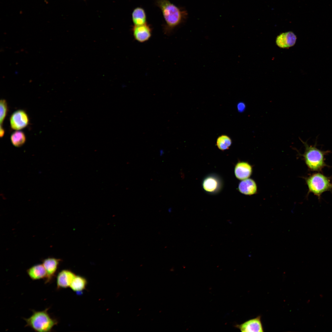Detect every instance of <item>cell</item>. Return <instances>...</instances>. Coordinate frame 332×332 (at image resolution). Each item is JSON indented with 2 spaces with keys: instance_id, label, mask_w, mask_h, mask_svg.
<instances>
[{
  "instance_id": "cell-1",
  "label": "cell",
  "mask_w": 332,
  "mask_h": 332,
  "mask_svg": "<svg viewBox=\"0 0 332 332\" xmlns=\"http://www.w3.org/2000/svg\"><path fill=\"white\" fill-rule=\"evenodd\" d=\"M156 4L160 9L165 21L164 30L166 34H169L187 17L186 10L178 7L169 0H156Z\"/></svg>"
},
{
  "instance_id": "cell-2",
  "label": "cell",
  "mask_w": 332,
  "mask_h": 332,
  "mask_svg": "<svg viewBox=\"0 0 332 332\" xmlns=\"http://www.w3.org/2000/svg\"><path fill=\"white\" fill-rule=\"evenodd\" d=\"M303 144L305 150L302 156L309 169L313 172H319L328 166L325 162V156L330 152V150L323 151L316 147L317 142L314 145H309L307 141L300 139Z\"/></svg>"
},
{
  "instance_id": "cell-3",
  "label": "cell",
  "mask_w": 332,
  "mask_h": 332,
  "mask_svg": "<svg viewBox=\"0 0 332 332\" xmlns=\"http://www.w3.org/2000/svg\"><path fill=\"white\" fill-rule=\"evenodd\" d=\"M49 309L46 308L42 311L32 310L33 314L30 317L24 318L26 322L25 327H30L36 332L51 331L58 321L48 313Z\"/></svg>"
},
{
  "instance_id": "cell-4",
  "label": "cell",
  "mask_w": 332,
  "mask_h": 332,
  "mask_svg": "<svg viewBox=\"0 0 332 332\" xmlns=\"http://www.w3.org/2000/svg\"><path fill=\"white\" fill-rule=\"evenodd\" d=\"M308 193H312L320 200L324 192L332 190V182L331 178L319 172H315L310 175L306 179Z\"/></svg>"
},
{
  "instance_id": "cell-5",
  "label": "cell",
  "mask_w": 332,
  "mask_h": 332,
  "mask_svg": "<svg viewBox=\"0 0 332 332\" xmlns=\"http://www.w3.org/2000/svg\"><path fill=\"white\" fill-rule=\"evenodd\" d=\"M10 124L14 130H18L26 127L29 123V118L26 113L23 110L15 111L10 117Z\"/></svg>"
},
{
  "instance_id": "cell-6",
  "label": "cell",
  "mask_w": 332,
  "mask_h": 332,
  "mask_svg": "<svg viewBox=\"0 0 332 332\" xmlns=\"http://www.w3.org/2000/svg\"><path fill=\"white\" fill-rule=\"evenodd\" d=\"M132 30L134 39L141 43L148 41L152 35V29L147 23L141 25H134Z\"/></svg>"
},
{
  "instance_id": "cell-7",
  "label": "cell",
  "mask_w": 332,
  "mask_h": 332,
  "mask_svg": "<svg viewBox=\"0 0 332 332\" xmlns=\"http://www.w3.org/2000/svg\"><path fill=\"white\" fill-rule=\"evenodd\" d=\"M61 261L60 259L52 257H49L42 260V264L47 273L45 280V283H50L53 280Z\"/></svg>"
},
{
  "instance_id": "cell-8",
  "label": "cell",
  "mask_w": 332,
  "mask_h": 332,
  "mask_svg": "<svg viewBox=\"0 0 332 332\" xmlns=\"http://www.w3.org/2000/svg\"><path fill=\"white\" fill-rule=\"evenodd\" d=\"M236 327L242 332L264 331L260 315L247 320L242 324L237 325Z\"/></svg>"
},
{
  "instance_id": "cell-9",
  "label": "cell",
  "mask_w": 332,
  "mask_h": 332,
  "mask_svg": "<svg viewBox=\"0 0 332 332\" xmlns=\"http://www.w3.org/2000/svg\"><path fill=\"white\" fill-rule=\"evenodd\" d=\"M75 276L71 271L63 270L61 271L57 277V289L65 288L70 287Z\"/></svg>"
},
{
  "instance_id": "cell-10",
  "label": "cell",
  "mask_w": 332,
  "mask_h": 332,
  "mask_svg": "<svg viewBox=\"0 0 332 332\" xmlns=\"http://www.w3.org/2000/svg\"><path fill=\"white\" fill-rule=\"evenodd\" d=\"M296 39L295 35L291 32L283 33L277 38V45L282 48L292 46L295 44Z\"/></svg>"
},
{
  "instance_id": "cell-11",
  "label": "cell",
  "mask_w": 332,
  "mask_h": 332,
  "mask_svg": "<svg viewBox=\"0 0 332 332\" xmlns=\"http://www.w3.org/2000/svg\"><path fill=\"white\" fill-rule=\"evenodd\" d=\"M252 168L248 163L240 162L238 163L235 169V173L236 177L240 180L248 178L251 175Z\"/></svg>"
},
{
  "instance_id": "cell-12",
  "label": "cell",
  "mask_w": 332,
  "mask_h": 332,
  "mask_svg": "<svg viewBox=\"0 0 332 332\" xmlns=\"http://www.w3.org/2000/svg\"><path fill=\"white\" fill-rule=\"evenodd\" d=\"M27 273L30 278L33 280L45 279L47 273L42 264L33 266L27 270Z\"/></svg>"
},
{
  "instance_id": "cell-13",
  "label": "cell",
  "mask_w": 332,
  "mask_h": 332,
  "mask_svg": "<svg viewBox=\"0 0 332 332\" xmlns=\"http://www.w3.org/2000/svg\"><path fill=\"white\" fill-rule=\"evenodd\" d=\"M239 189L241 193L246 195H251L255 193L257 186L255 182L251 179L243 180L239 184Z\"/></svg>"
},
{
  "instance_id": "cell-14",
  "label": "cell",
  "mask_w": 332,
  "mask_h": 332,
  "mask_svg": "<svg viewBox=\"0 0 332 332\" xmlns=\"http://www.w3.org/2000/svg\"><path fill=\"white\" fill-rule=\"evenodd\" d=\"M132 18L134 25H141L147 23V17L144 9L141 7H137L133 10Z\"/></svg>"
},
{
  "instance_id": "cell-15",
  "label": "cell",
  "mask_w": 332,
  "mask_h": 332,
  "mask_svg": "<svg viewBox=\"0 0 332 332\" xmlns=\"http://www.w3.org/2000/svg\"><path fill=\"white\" fill-rule=\"evenodd\" d=\"M87 283V281L85 278L81 276L76 275L69 287L74 291L80 292L85 289Z\"/></svg>"
},
{
  "instance_id": "cell-16",
  "label": "cell",
  "mask_w": 332,
  "mask_h": 332,
  "mask_svg": "<svg viewBox=\"0 0 332 332\" xmlns=\"http://www.w3.org/2000/svg\"><path fill=\"white\" fill-rule=\"evenodd\" d=\"M203 186L206 191L212 192L215 191L219 187V183L217 179L213 176L206 178L204 180Z\"/></svg>"
},
{
  "instance_id": "cell-17",
  "label": "cell",
  "mask_w": 332,
  "mask_h": 332,
  "mask_svg": "<svg viewBox=\"0 0 332 332\" xmlns=\"http://www.w3.org/2000/svg\"><path fill=\"white\" fill-rule=\"evenodd\" d=\"M10 140L13 145L18 147L24 144L26 141V137L22 131H16L11 135Z\"/></svg>"
},
{
  "instance_id": "cell-18",
  "label": "cell",
  "mask_w": 332,
  "mask_h": 332,
  "mask_svg": "<svg viewBox=\"0 0 332 332\" xmlns=\"http://www.w3.org/2000/svg\"><path fill=\"white\" fill-rule=\"evenodd\" d=\"M232 144L231 138L228 136L221 135L217 139L216 145L220 150L228 149Z\"/></svg>"
},
{
  "instance_id": "cell-19",
  "label": "cell",
  "mask_w": 332,
  "mask_h": 332,
  "mask_svg": "<svg viewBox=\"0 0 332 332\" xmlns=\"http://www.w3.org/2000/svg\"><path fill=\"white\" fill-rule=\"evenodd\" d=\"M0 125L2 126V124L6 116L8 111L7 103L5 100L2 99L0 100Z\"/></svg>"
},
{
  "instance_id": "cell-20",
  "label": "cell",
  "mask_w": 332,
  "mask_h": 332,
  "mask_svg": "<svg viewBox=\"0 0 332 332\" xmlns=\"http://www.w3.org/2000/svg\"><path fill=\"white\" fill-rule=\"evenodd\" d=\"M237 108L238 111L239 112H242L245 110V105L243 103L241 102L238 104Z\"/></svg>"
},
{
  "instance_id": "cell-21",
  "label": "cell",
  "mask_w": 332,
  "mask_h": 332,
  "mask_svg": "<svg viewBox=\"0 0 332 332\" xmlns=\"http://www.w3.org/2000/svg\"><path fill=\"white\" fill-rule=\"evenodd\" d=\"M4 133L5 130L2 127V126L0 125V136L1 138H2L3 136L4 135Z\"/></svg>"
},
{
  "instance_id": "cell-22",
  "label": "cell",
  "mask_w": 332,
  "mask_h": 332,
  "mask_svg": "<svg viewBox=\"0 0 332 332\" xmlns=\"http://www.w3.org/2000/svg\"><path fill=\"white\" fill-rule=\"evenodd\" d=\"M160 155H162L164 153V152L163 150H160Z\"/></svg>"
}]
</instances>
